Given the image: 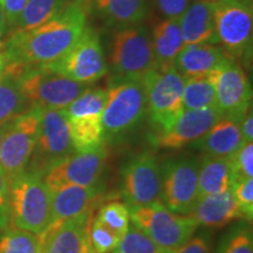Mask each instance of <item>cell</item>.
<instances>
[{
  "instance_id": "cell-47",
  "label": "cell",
  "mask_w": 253,
  "mask_h": 253,
  "mask_svg": "<svg viewBox=\"0 0 253 253\" xmlns=\"http://www.w3.org/2000/svg\"><path fill=\"white\" fill-rule=\"evenodd\" d=\"M71 1H88V0H71Z\"/></svg>"
},
{
  "instance_id": "cell-3",
  "label": "cell",
  "mask_w": 253,
  "mask_h": 253,
  "mask_svg": "<svg viewBox=\"0 0 253 253\" xmlns=\"http://www.w3.org/2000/svg\"><path fill=\"white\" fill-rule=\"evenodd\" d=\"M147 115L142 80L109 81L102 118L104 141L116 142L135 130Z\"/></svg>"
},
{
  "instance_id": "cell-36",
  "label": "cell",
  "mask_w": 253,
  "mask_h": 253,
  "mask_svg": "<svg viewBox=\"0 0 253 253\" xmlns=\"http://www.w3.org/2000/svg\"><path fill=\"white\" fill-rule=\"evenodd\" d=\"M231 190L244 220L251 223L253 217V178L237 179Z\"/></svg>"
},
{
  "instance_id": "cell-10",
  "label": "cell",
  "mask_w": 253,
  "mask_h": 253,
  "mask_svg": "<svg viewBox=\"0 0 253 253\" xmlns=\"http://www.w3.org/2000/svg\"><path fill=\"white\" fill-rule=\"evenodd\" d=\"M74 153L69 122L63 110L42 109L36 147L26 170L43 176Z\"/></svg>"
},
{
  "instance_id": "cell-40",
  "label": "cell",
  "mask_w": 253,
  "mask_h": 253,
  "mask_svg": "<svg viewBox=\"0 0 253 253\" xmlns=\"http://www.w3.org/2000/svg\"><path fill=\"white\" fill-rule=\"evenodd\" d=\"M27 2L28 0H2L1 1L6 17V24L9 30H13L15 27Z\"/></svg>"
},
{
  "instance_id": "cell-19",
  "label": "cell",
  "mask_w": 253,
  "mask_h": 253,
  "mask_svg": "<svg viewBox=\"0 0 253 253\" xmlns=\"http://www.w3.org/2000/svg\"><path fill=\"white\" fill-rule=\"evenodd\" d=\"M190 216L197 221L198 225L208 229H220L233 221L244 219L232 190L198 198Z\"/></svg>"
},
{
  "instance_id": "cell-9",
  "label": "cell",
  "mask_w": 253,
  "mask_h": 253,
  "mask_svg": "<svg viewBox=\"0 0 253 253\" xmlns=\"http://www.w3.org/2000/svg\"><path fill=\"white\" fill-rule=\"evenodd\" d=\"M147 114L154 130L169 126L181 115L185 78L175 67L155 68L143 80Z\"/></svg>"
},
{
  "instance_id": "cell-38",
  "label": "cell",
  "mask_w": 253,
  "mask_h": 253,
  "mask_svg": "<svg viewBox=\"0 0 253 253\" xmlns=\"http://www.w3.org/2000/svg\"><path fill=\"white\" fill-rule=\"evenodd\" d=\"M212 236L209 231H201L194 235L181 248L173 250L172 253H211Z\"/></svg>"
},
{
  "instance_id": "cell-46",
  "label": "cell",
  "mask_w": 253,
  "mask_h": 253,
  "mask_svg": "<svg viewBox=\"0 0 253 253\" xmlns=\"http://www.w3.org/2000/svg\"><path fill=\"white\" fill-rule=\"evenodd\" d=\"M239 1H242L243 4H245L246 6H249V7H252L253 0H239Z\"/></svg>"
},
{
  "instance_id": "cell-18",
  "label": "cell",
  "mask_w": 253,
  "mask_h": 253,
  "mask_svg": "<svg viewBox=\"0 0 253 253\" xmlns=\"http://www.w3.org/2000/svg\"><path fill=\"white\" fill-rule=\"evenodd\" d=\"M103 190L99 183L91 186L67 185L50 191L53 223L80 216L94 209L102 197Z\"/></svg>"
},
{
  "instance_id": "cell-37",
  "label": "cell",
  "mask_w": 253,
  "mask_h": 253,
  "mask_svg": "<svg viewBox=\"0 0 253 253\" xmlns=\"http://www.w3.org/2000/svg\"><path fill=\"white\" fill-rule=\"evenodd\" d=\"M232 166L235 181L253 177V144L246 142L242 148L229 158ZM235 183V182H233Z\"/></svg>"
},
{
  "instance_id": "cell-21",
  "label": "cell",
  "mask_w": 253,
  "mask_h": 253,
  "mask_svg": "<svg viewBox=\"0 0 253 253\" xmlns=\"http://www.w3.org/2000/svg\"><path fill=\"white\" fill-rule=\"evenodd\" d=\"M244 143L240 122L230 118H220L207 134L192 144L204 155L230 158Z\"/></svg>"
},
{
  "instance_id": "cell-39",
  "label": "cell",
  "mask_w": 253,
  "mask_h": 253,
  "mask_svg": "<svg viewBox=\"0 0 253 253\" xmlns=\"http://www.w3.org/2000/svg\"><path fill=\"white\" fill-rule=\"evenodd\" d=\"M9 224V179L0 168V230Z\"/></svg>"
},
{
  "instance_id": "cell-45",
  "label": "cell",
  "mask_w": 253,
  "mask_h": 253,
  "mask_svg": "<svg viewBox=\"0 0 253 253\" xmlns=\"http://www.w3.org/2000/svg\"><path fill=\"white\" fill-rule=\"evenodd\" d=\"M6 129H7V125L4 126H0V144H1L2 138H4V135H5V132H6Z\"/></svg>"
},
{
  "instance_id": "cell-15",
  "label": "cell",
  "mask_w": 253,
  "mask_h": 253,
  "mask_svg": "<svg viewBox=\"0 0 253 253\" xmlns=\"http://www.w3.org/2000/svg\"><path fill=\"white\" fill-rule=\"evenodd\" d=\"M108 160L107 148L88 153H74L52 167L43 175V181L50 191L67 185L91 186L99 184Z\"/></svg>"
},
{
  "instance_id": "cell-25",
  "label": "cell",
  "mask_w": 253,
  "mask_h": 253,
  "mask_svg": "<svg viewBox=\"0 0 253 253\" xmlns=\"http://www.w3.org/2000/svg\"><path fill=\"white\" fill-rule=\"evenodd\" d=\"M95 9L108 27L120 28L140 25L147 18V0H94Z\"/></svg>"
},
{
  "instance_id": "cell-28",
  "label": "cell",
  "mask_w": 253,
  "mask_h": 253,
  "mask_svg": "<svg viewBox=\"0 0 253 253\" xmlns=\"http://www.w3.org/2000/svg\"><path fill=\"white\" fill-rule=\"evenodd\" d=\"M216 108V91L209 74L186 78L183 90V109Z\"/></svg>"
},
{
  "instance_id": "cell-17",
  "label": "cell",
  "mask_w": 253,
  "mask_h": 253,
  "mask_svg": "<svg viewBox=\"0 0 253 253\" xmlns=\"http://www.w3.org/2000/svg\"><path fill=\"white\" fill-rule=\"evenodd\" d=\"M94 209L80 216L52 223L41 233V253H95L89 230Z\"/></svg>"
},
{
  "instance_id": "cell-12",
  "label": "cell",
  "mask_w": 253,
  "mask_h": 253,
  "mask_svg": "<svg viewBox=\"0 0 253 253\" xmlns=\"http://www.w3.org/2000/svg\"><path fill=\"white\" fill-rule=\"evenodd\" d=\"M42 109L32 107L7 125L0 144V168L8 179L26 170L36 147Z\"/></svg>"
},
{
  "instance_id": "cell-1",
  "label": "cell",
  "mask_w": 253,
  "mask_h": 253,
  "mask_svg": "<svg viewBox=\"0 0 253 253\" xmlns=\"http://www.w3.org/2000/svg\"><path fill=\"white\" fill-rule=\"evenodd\" d=\"M87 1H69L61 12L32 30H14L4 43L5 65L45 66L75 45L87 28Z\"/></svg>"
},
{
  "instance_id": "cell-29",
  "label": "cell",
  "mask_w": 253,
  "mask_h": 253,
  "mask_svg": "<svg viewBox=\"0 0 253 253\" xmlns=\"http://www.w3.org/2000/svg\"><path fill=\"white\" fill-rule=\"evenodd\" d=\"M71 0H28L14 30H32L54 18Z\"/></svg>"
},
{
  "instance_id": "cell-41",
  "label": "cell",
  "mask_w": 253,
  "mask_h": 253,
  "mask_svg": "<svg viewBox=\"0 0 253 253\" xmlns=\"http://www.w3.org/2000/svg\"><path fill=\"white\" fill-rule=\"evenodd\" d=\"M158 8L168 19L181 18L188 8L189 0H156Z\"/></svg>"
},
{
  "instance_id": "cell-31",
  "label": "cell",
  "mask_w": 253,
  "mask_h": 253,
  "mask_svg": "<svg viewBox=\"0 0 253 253\" xmlns=\"http://www.w3.org/2000/svg\"><path fill=\"white\" fill-rule=\"evenodd\" d=\"M213 253H253L251 223L240 219L220 237Z\"/></svg>"
},
{
  "instance_id": "cell-34",
  "label": "cell",
  "mask_w": 253,
  "mask_h": 253,
  "mask_svg": "<svg viewBox=\"0 0 253 253\" xmlns=\"http://www.w3.org/2000/svg\"><path fill=\"white\" fill-rule=\"evenodd\" d=\"M96 217L103 225L109 227L121 237L126 235L130 225V211L121 202H110L102 205Z\"/></svg>"
},
{
  "instance_id": "cell-22",
  "label": "cell",
  "mask_w": 253,
  "mask_h": 253,
  "mask_svg": "<svg viewBox=\"0 0 253 253\" xmlns=\"http://www.w3.org/2000/svg\"><path fill=\"white\" fill-rule=\"evenodd\" d=\"M184 47L197 43H217L210 0H192L181 17Z\"/></svg>"
},
{
  "instance_id": "cell-11",
  "label": "cell",
  "mask_w": 253,
  "mask_h": 253,
  "mask_svg": "<svg viewBox=\"0 0 253 253\" xmlns=\"http://www.w3.org/2000/svg\"><path fill=\"white\" fill-rule=\"evenodd\" d=\"M45 66L84 84H94L108 73V63L99 33L89 26L65 55Z\"/></svg>"
},
{
  "instance_id": "cell-23",
  "label": "cell",
  "mask_w": 253,
  "mask_h": 253,
  "mask_svg": "<svg viewBox=\"0 0 253 253\" xmlns=\"http://www.w3.org/2000/svg\"><path fill=\"white\" fill-rule=\"evenodd\" d=\"M156 68L175 67L177 55L184 47L181 18L166 19L154 27L151 34Z\"/></svg>"
},
{
  "instance_id": "cell-44",
  "label": "cell",
  "mask_w": 253,
  "mask_h": 253,
  "mask_svg": "<svg viewBox=\"0 0 253 253\" xmlns=\"http://www.w3.org/2000/svg\"><path fill=\"white\" fill-rule=\"evenodd\" d=\"M4 69H5V60H4V56H2V54H0V75L2 74Z\"/></svg>"
},
{
  "instance_id": "cell-26",
  "label": "cell",
  "mask_w": 253,
  "mask_h": 253,
  "mask_svg": "<svg viewBox=\"0 0 253 253\" xmlns=\"http://www.w3.org/2000/svg\"><path fill=\"white\" fill-rule=\"evenodd\" d=\"M30 108L17 77L4 69L0 75V126L8 125Z\"/></svg>"
},
{
  "instance_id": "cell-16",
  "label": "cell",
  "mask_w": 253,
  "mask_h": 253,
  "mask_svg": "<svg viewBox=\"0 0 253 253\" xmlns=\"http://www.w3.org/2000/svg\"><path fill=\"white\" fill-rule=\"evenodd\" d=\"M220 118L217 108L183 110L169 126L154 130L149 140L154 147L161 149H182L207 134Z\"/></svg>"
},
{
  "instance_id": "cell-27",
  "label": "cell",
  "mask_w": 253,
  "mask_h": 253,
  "mask_svg": "<svg viewBox=\"0 0 253 253\" xmlns=\"http://www.w3.org/2000/svg\"><path fill=\"white\" fill-rule=\"evenodd\" d=\"M73 148L75 153H88L104 144L101 118H82L68 120Z\"/></svg>"
},
{
  "instance_id": "cell-6",
  "label": "cell",
  "mask_w": 253,
  "mask_h": 253,
  "mask_svg": "<svg viewBox=\"0 0 253 253\" xmlns=\"http://www.w3.org/2000/svg\"><path fill=\"white\" fill-rule=\"evenodd\" d=\"M199 158L181 154L160 164L161 202L168 210L189 216L198 201Z\"/></svg>"
},
{
  "instance_id": "cell-49",
  "label": "cell",
  "mask_w": 253,
  "mask_h": 253,
  "mask_svg": "<svg viewBox=\"0 0 253 253\" xmlns=\"http://www.w3.org/2000/svg\"><path fill=\"white\" fill-rule=\"evenodd\" d=\"M2 1V0H0V2H1Z\"/></svg>"
},
{
  "instance_id": "cell-13",
  "label": "cell",
  "mask_w": 253,
  "mask_h": 253,
  "mask_svg": "<svg viewBox=\"0 0 253 253\" xmlns=\"http://www.w3.org/2000/svg\"><path fill=\"white\" fill-rule=\"evenodd\" d=\"M122 196L128 208L161 202V172L157 158L149 151L129 158L121 169Z\"/></svg>"
},
{
  "instance_id": "cell-42",
  "label": "cell",
  "mask_w": 253,
  "mask_h": 253,
  "mask_svg": "<svg viewBox=\"0 0 253 253\" xmlns=\"http://www.w3.org/2000/svg\"><path fill=\"white\" fill-rule=\"evenodd\" d=\"M240 129H242L243 140L246 142H253V116L252 109L250 108L245 116L240 122Z\"/></svg>"
},
{
  "instance_id": "cell-7",
  "label": "cell",
  "mask_w": 253,
  "mask_h": 253,
  "mask_svg": "<svg viewBox=\"0 0 253 253\" xmlns=\"http://www.w3.org/2000/svg\"><path fill=\"white\" fill-rule=\"evenodd\" d=\"M130 221L150 237L161 248L173 250L181 248L195 235L198 223L191 216L178 214L168 210L162 202L147 207L129 208Z\"/></svg>"
},
{
  "instance_id": "cell-24",
  "label": "cell",
  "mask_w": 253,
  "mask_h": 253,
  "mask_svg": "<svg viewBox=\"0 0 253 253\" xmlns=\"http://www.w3.org/2000/svg\"><path fill=\"white\" fill-rule=\"evenodd\" d=\"M235 176L229 158L204 155L199 158L198 198L232 189Z\"/></svg>"
},
{
  "instance_id": "cell-4",
  "label": "cell",
  "mask_w": 253,
  "mask_h": 253,
  "mask_svg": "<svg viewBox=\"0 0 253 253\" xmlns=\"http://www.w3.org/2000/svg\"><path fill=\"white\" fill-rule=\"evenodd\" d=\"M156 68L151 37L141 25L120 28L110 41V80H143Z\"/></svg>"
},
{
  "instance_id": "cell-48",
  "label": "cell",
  "mask_w": 253,
  "mask_h": 253,
  "mask_svg": "<svg viewBox=\"0 0 253 253\" xmlns=\"http://www.w3.org/2000/svg\"><path fill=\"white\" fill-rule=\"evenodd\" d=\"M0 36H1V34H0ZM1 47H2V43H1V40H0V49H1Z\"/></svg>"
},
{
  "instance_id": "cell-8",
  "label": "cell",
  "mask_w": 253,
  "mask_h": 253,
  "mask_svg": "<svg viewBox=\"0 0 253 253\" xmlns=\"http://www.w3.org/2000/svg\"><path fill=\"white\" fill-rule=\"evenodd\" d=\"M216 41L236 61L249 58L252 49V7L239 0H210Z\"/></svg>"
},
{
  "instance_id": "cell-32",
  "label": "cell",
  "mask_w": 253,
  "mask_h": 253,
  "mask_svg": "<svg viewBox=\"0 0 253 253\" xmlns=\"http://www.w3.org/2000/svg\"><path fill=\"white\" fill-rule=\"evenodd\" d=\"M0 253H41V236L9 227L0 237Z\"/></svg>"
},
{
  "instance_id": "cell-43",
  "label": "cell",
  "mask_w": 253,
  "mask_h": 253,
  "mask_svg": "<svg viewBox=\"0 0 253 253\" xmlns=\"http://www.w3.org/2000/svg\"><path fill=\"white\" fill-rule=\"evenodd\" d=\"M7 28V24H6V17L4 13V8H2L1 2H0V34H2Z\"/></svg>"
},
{
  "instance_id": "cell-30",
  "label": "cell",
  "mask_w": 253,
  "mask_h": 253,
  "mask_svg": "<svg viewBox=\"0 0 253 253\" xmlns=\"http://www.w3.org/2000/svg\"><path fill=\"white\" fill-rule=\"evenodd\" d=\"M107 102L106 88H86L63 110L68 120L82 118H102Z\"/></svg>"
},
{
  "instance_id": "cell-20",
  "label": "cell",
  "mask_w": 253,
  "mask_h": 253,
  "mask_svg": "<svg viewBox=\"0 0 253 253\" xmlns=\"http://www.w3.org/2000/svg\"><path fill=\"white\" fill-rule=\"evenodd\" d=\"M232 59L218 43H197L183 47L176 58L175 68L186 79L209 74Z\"/></svg>"
},
{
  "instance_id": "cell-35",
  "label": "cell",
  "mask_w": 253,
  "mask_h": 253,
  "mask_svg": "<svg viewBox=\"0 0 253 253\" xmlns=\"http://www.w3.org/2000/svg\"><path fill=\"white\" fill-rule=\"evenodd\" d=\"M89 237L95 253H112L122 239L121 236L103 225L97 217L91 221Z\"/></svg>"
},
{
  "instance_id": "cell-5",
  "label": "cell",
  "mask_w": 253,
  "mask_h": 253,
  "mask_svg": "<svg viewBox=\"0 0 253 253\" xmlns=\"http://www.w3.org/2000/svg\"><path fill=\"white\" fill-rule=\"evenodd\" d=\"M8 72L17 77L30 107L41 109H65L88 87L47 66H32Z\"/></svg>"
},
{
  "instance_id": "cell-14",
  "label": "cell",
  "mask_w": 253,
  "mask_h": 253,
  "mask_svg": "<svg viewBox=\"0 0 253 253\" xmlns=\"http://www.w3.org/2000/svg\"><path fill=\"white\" fill-rule=\"evenodd\" d=\"M216 91V108L221 118L242 122L251 108L252 89L248 74L235 59L210 73Z\"/></svg>"
},
{
  "instance_id": "cell-2",
  "label": "cell",
  "mask_w": 253,
  "mask_h": 253,
  "mask_svg": "<svg viewBox=\"0 0 253 253\" xmlns=\"http://www.w3.org/2000/svg\"><path fill=\"white\" fill-rule=\"evenodd\" d=\"M9 223L37 235L53 223L52 192L40 173L25 170L9 178Z\"/></svg>"
},
{
  "instance_id": "cell-33",
  "label": "cell",
  "mask_w": 253,
  "mask_h": 253,
  "mask_svg": "<svg viewBox=\"0 0 253 253\" xmlns=\"http://www.w3.org/2000/svg\"><path fill=\"white\" fill-rule=\"evenodd\" d=\"M112 253H172V251L161 248L143 231L130 224L120 244Z\"/></svg>"
}]
</instances>
